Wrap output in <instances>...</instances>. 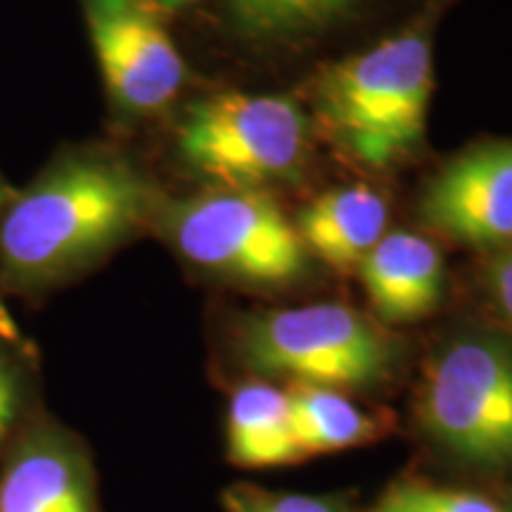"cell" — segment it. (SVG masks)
Listing matches in <instances>:
<instances>
[{"label":"cell","instance_id":"cell-1","mask_svg":"<svg viewBox=\"0 0 512 512\" xmlns=\"http://www.w3.org/2000/svg\"><path fill=\"white\" fill-rule=\"evenodd\" d=\"M152 192L112 157H74L24 190L0 219V268L8 283H57L145 221Z\"/></svg>","mask_w":512,"mask_h":512},{"label":"cell","instance_id":"cell-2","mask_svg":"<svg viewBox=\"0 0 512 512\" xmlns=\"http://www.w3.org/2000/svg\"><path fill=\"white\" fill-rule=\"evenodd\" d=\"M446 0H422L396 34L323 69L316 114L356 162L389 169L425 138L432 95V31Z\"/></svg>","mask_w":512,"mask_h":512},{"label":"cell","instance_id":"cell-3","mask_svg":"<svg viewBox=\"0 0 512 512\" xmlns=\"http://www.w3.org/2000/svg\"><path fill=\"white\" fill-rule=\"evenodd\" d=\"M415 422L427 444L460 470L512 472V344L486 332L441 344L422 368Z\"/></svg>","mask_w":512,"mask_h":512},{"label":"cell","instance_id":"cell-4","mask_svg":"<svg viewBox=\"0 0 512 512\" xmlns=\"http://www.w3.org/2000/svg\"><path fill=\"white\" fill-rule=\"evenodd\" d=\"M235 358L259 380L370 392L394 377L399 347L380 323L344 304L247 313L233 335Z\"/></svg>","mask_w":512,"mask_h":512},{"label":"cell","instance_id":"cell-5","mask_svg":"<svg viewBox=\"0 0 512 512\" xmlns=\"http://www.w3.org/2000/svg\"><path fill=\"white\" fill-rule=\"evenodd\" d=\"M306 147L304 112L283 95H214L195 102L178 128L185 162L226 188L259 190L297 176Z\"/></svg>","mask_w":512,"mask_h":512},{"label":"cell","instance_id":"cell-6","mask_svg":"<svg viewBox=\"0 0 512 512\" xmlns=\"http://www.w3.org/2000/svg\"><path fill=\"white\" fill-rule=\"evenodd\" d=\"M166 230L195 266L252 285H287L304 273L297 228L259 190L223 188L166 211Z\"/></svg>","mask_w":512,"mask_h":512},{"label":"cell","instance_id":"cell-7","mask_svg":"<svg viewBox=\"0 0 512 512\" xmlns=\"http://www.w3.org/2000/svg\"><path fill=\"white\" fill-rule=\"evenodd\" d=\"M107 91L128 112L162 110L181 93L185 62L147 0H81Z\"/></svg>","mask_w":512,"mask_h":512},{"label":"cell","instance_id":"cell-8","mask_svg":"<svg viewBox=\"0 0 512 512\" xmlns=\"http://www.w3.org/2000/svg\"><path fill=\"white\" fill-rule=\"evenodd\" d=\"M0 512H102L91 446L34 411L0 453Z\"/></svg>","mask_w":512,"mask_h":512},{"label":"cell","instance_id":"cell-9","mask_svg":"<svg viewBox=\"0 0 512 512\" xmlns=\"http://www.w3.org/2000/svg\"><path fill=\"white\" fill-rule=\"evenodd\" d=\"M420 216L432 230L472 247H512V140L453 159L427 185Z\"/></svg>","mask_w":512,"mask_h":512},{"label":"cell","instance_id":"cell-10","mask_svg":"<svg viewBox=\"0 0 512 512\" xmlns=\"http://www.w3.org/2000/svg\"><path fill=\"white\" fill-rule=\"evenodd\" d=\"M375 316L384 325H411L432 316L444 292V259L422 235L389 233L358 264Z\"/></svg>","mask_w":512,"mask_h":512},{"label":"cell","instance_id":"cell-11","mask_svg":"<svg viewBox=\"0 0 512 512\" xmlns=\"http://www.w3.org/2000/svg\"><path fill=\"white\" fill-rule=\"evenodd\" d=\"M394 0H211L230 36L252 48H299L351 27Z\"/></svg>","mask_w":512,"mask_h":512},{"label":"cell","instance_id":"cell-12","mask_svg":"<svg viewBox=\"0 0 512 512\" xmlns=\"http://www.w3.org/2000/svg\"><path fill=\"white\" fill-rule=\"evenodd\" d=\"M226 458L238 470L302 463L287 389L259 377L240 382L233 389L226 411Z\"/></svg>","mask_w":512,"mask_h":512},{"label":"cell","instance_id":"cell-13","mask_svg":"<svg viewBox=\"0 0 512 512\" xmlns=\"http://www.w3.org/2000/svg\"><path fill=\"white\" fill-rule=\"evenodd\" d=\"M389 209L382 195L366 185L339 188L320 195L302 211L297 233L325 264L347 271L358 268L384 238Z\"/></svg>","mask_w":512,"mask_h":512},{"label":"cell","instance_id":"cell-14","mask_svg":"<svg viewBox=\"0 0 512 512\" xmlns=\"http://www.w3.org/2000/svg\"><path fill=\"white\" fill-rule=\"evenodd\" d=\"M294 439L304 460L370 446L392 430L387 415L366 411L347 392L316 384H287Z\"/></svg>","mask_w":512,"mask_h":512},{"label":"cell","instance_id":"cell-15","mask_svg":"<svg viewBox=\"0 0 512 512\" xmlns=\"http://www.w3.org/2000/svg\"><path fill=\"white\" fill-rule=\"evenodd\" d=\"M361 512H510L484 491L441 484L420 472H401Z\"/></svg>","mask_w":512,"mask_h":512},{"label":"cell","instance_id":"cell-16","mask_svg":"<svg viewBox=\"0 0 512 512\" xmlns=\"http://www.w3.org/2000/svg\"><path fill=\"white\" fill-rule=\"evenodd\" d=\"M223 512H361L356 491L297 494L273 491L252 482H235L221 494Z\"/></svg>","mask_w":512,"mask_h":512},{"label":"cell","instance_id":"cell-17","mask_svg":"<svg viewBox=\"0 0 512 512\" xmlns=\"http://www.w3.org/2000/svg\"><path fill=\"white\" fill-rule=\"evenodd\" d=\"M27 358L31 354L0 342V453L15 437L22 422L36 411L31 406L29 373L24 366Z\"/></svg>","mask_w":512,"mask_h":512},{"label":"cell","instance_id":"cell-18","mask_svg":"<svg viewBox=\"0 0 512 512\" xmlns=\"http://www.w3.org/2000/svg\"><path fill=\"white\" fill-rule=\"evenodd\" d=\"M486 285H489L491 302H494L501 318L512 330V247L505 249L494 264L489 266Z\"/></svg>","mask_w":512,"mask_h":512},{"label":"cell","instance_id":"cell-19","mask_svg":"<svg viewBox=\"0 0 512 512\" xmlns=\"http://www.w3.org/2000/svg\"><path fill=\"white\" fill-rule=\"evenodd\" d=\"M3 200H5V192H3V185H0V207H3ZM0 342L8 344V347L24 351V354H31L29 339L22 335V330H19L17 320L12 318L10 309L5 306L3 297H0Z\"/></svg>","mask_w":512,"mask_h":512},{"label":"cell","instance_id":"cell-20","mask_svg":"<svg viewBox=\"0 0 512 512\" xmlns=\"http://www.w3.org/2000/svg\"><path fill=\"white\" fill-rule=\"evenodd\" d=\"M147 3L164 15V12H181L185 8H190L195 0H147Z\"/></svg>","mask_w":512,"mask_h":512},{"label":"cell","instance_id":"cell-21","mask_svg":"<svg viewBox=\"0 0 512 512\" xmlns=\"http://www.w3.org/2000/svg\"><path fill=\"white\" fill-rule=\"evenodd\" d=\"M505 508H508V510L512 512V494H510V498H508V503H505Z\"/></svg>","mask_w":512,"mask_h":512}]
</instances>
